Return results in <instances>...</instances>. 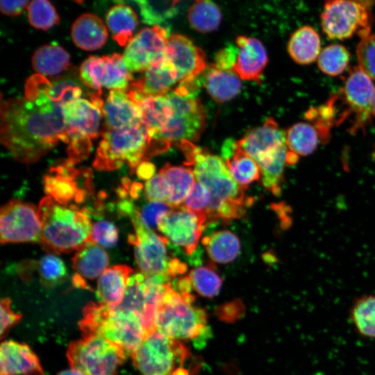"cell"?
<instances>
[{"label": "cell", "mask_w": 375, "mask_h": 375, "mask_svg": "<svg viewBox=\"0 0 375 375\" xmlns=\"http://www.w3.org/2000/svg\"><path fill=\"white\" fill-rule=\"evenodd\" d=\"M60 141L67 143L63 106L44 94L33 75L26 82L25 97L1 101V144L15 160L31 164Z\"/></svg>", "instance_id": "6da1fadb"}, {"label": "cell", "mask_w": 375, "mask_h": 375, "mask_svg": "<svg viewBox=\"0 0 375 375\" xmlns=\"http://www.w3.org/2000/svg\"><path fill=\"white\" fill-rule=\"evenodd\" d=\"M180 147L186 157L185 165L193 167L196 178L210 190L208 220L222 219L228 222L242 217L254 199L245 194L244 189L233 179L225 162L192 142L183 141Z\"/></svg>", "instance_id": "7a4b0ae2"}, {"label": "cell", "mask_w": 375, "mask_h": 375, "mask_svg": "<svg viewBox=\"0 0 375 375\" xmlns=\"http://www.w3.org/2000/svg\"><path fill=\"white\" fill-rule=\"evenodd\" d=\"M78 324L83 335L102 337L120 348L127 356H132L148 336L142 315L119 304L90 302L85 306Z\"/></svg>", "instance_id": "3957f363"}, {"label": "cell", "mask_w": 375, "mask_h": 375, "mask_svg": "<svg viewBox=\"0 0 375 375\" xmlns=\"http://www.w3.org/2000/svg\"><path fill=\"white\" fill-rule=\"evenodd\" d=\"M38 212L42 224L40 243L47 251H77L90 240L92 224L88 209L63 206L47 196L40 201Z\"/></svg>", "instance_id": "277c9868"}, {"label": "cell", "mask_w": 375, "mask_h": 375, "mask_svg": "<svg viewBox=\"0 0 375 375\" xmlns=\"http://www.w3.org/2000/svg\"><path fill=\"white\" fill-rule=\"evenodd\" d=\"M94 167L100 171L119 168L126 162L131 169L151 156V138L144 123L120 129L103 128Z\"/></svg>", "instance_id": "5b68a950"}, {"label": "cell", "mask_w": 375, "mask_h": 375, "mask_svg": "<svg viewBox=\"0 0 375 375\" xmlns=\"http://www.w3.org/2000/svg\"><path fill=\"white\" fill-rule=\"evenodd\" d=\"M194 297L181 294L168 285L161 296L156 310V330L166 336L177 340L198 338L206 330L207 314L193 304Z\"/></svg>", "instance_id": "8992f818"}, {"label": "cell", "mask_w": 375, "mask_h": 375, "mask_svg": "<svg viewBox=\"0 0 375 375\" xmlns=\"http://www.w3.org/2000/svg\"><path fill=\"white\" fill-rule=\"evenodd\" d=\"M166 94L173 113L165 127L151 139L158 153L166 151L172 143L198 140L206 126L204 108L196 96L179 94L173 90Z\"/></svg>", "instance_id": "52a82bcc"}, {"label": "cell", "mask_w": 375, "mask_h": 375, "mask_svg": "<svg viewBox=\"0 0 375 375\" xmlns=\"http://www.w3.org/2000/svg\"><path fill=\"white\" fill-rule=\"evenodd\" d=\"M103 103L90 99H78L63 106L65 133L67 137L68 161L75 165L86 158L92 140L100 133Z\"/></svg>", "instance_id": "ba28073f"}, {"label": "cell", "mask_w": 375, "mask_h": 375, "mask_svg": "<svg viewBox=\"0 0 375 375\" xmlns=\"http://www.w3.org/2000/svg\"><path fill=\"white\" fill-rule=\"evenodd\" d=\"M374 3L375 0H325L320 15L324 33L332 40L369 35Z\"/></svg>", "instance_id": "9c48e42d"}, {"label": "cell", "mask_w": 375, "mask_h": 375, "mask_svg": "<svg viewBox=\"0 0 375 375\" xmlns=\"http://www.w3.org/2000/svg\"><path fill=\"white\" fill-rule=\"evenodd\" d=\"M67 355L71 367L85 375H116L127 357L117 346L96 335L72 342Z\"/></svg>", "instance_id": "30bf717a"}, {"label": "cell", "mask_w": 375, "mask_h": 375, "mask_svg": "<svg viewBox=\"0 0 375 375\" xmlns=\"http://www.w3.org/2000/svg\"><path fill=\"white\" fill-rule=\"evenodd\" d=\"M131 356L142 374L167 375L182 367L189 351L180 340L156 331L142 340Z\"/></svg>", "instance_id": "8fae6325"}, {"label": "cell", "mask_w": 375, "mask_h": 375, "mask_svg": "<svg viewBox=\"0 0 375 375\" xmlns=\"http://www.w3.org/2000/svg\"><path fill=\"white\" fill-rule=\"evenodd\" d=\"M135 230L128 235V242L134 247V256L142 274L147 276L170 274V258L167 252L168 240L158 235L142 222L139 211L133 206L126 212Z\"/></svg>", "instance_id": "7c38bea8"}, {"label": "cell", "mask_w": 375, "mask_h": 375, "mask_svg": "<svg viewBox=\"0 0 375 375\" xmlns=\"http://www.w3.org/2000/svg\"><path fill=\"white\" fill-rule=\"evenodd\" d=\"M374 91L371 78L359 67L351 69L339 95L344 103L339 124L349 119L351 133L365 131L371 122Z\"/></svg>", "instance_id": "4fadbf2b"}, {"label": "cell", "mask_w": 375, "mask_h": 375, "mask_svg": "<svg viewBox=\"0 0 375 375\" xmlns=\"http://www.w3.org/2000/svg\"><path fill=\"white\" fill-rule=\"evenodd\" d=\"M0 214L2 244L40 242L42 224L34 205L12 199L1 208Z\"/></svg>", "instance_id": "5bb4252c"}, {"label": "cell", "mask_w": 375, "mask_h": 375, "mask_svg": "<svg viewBox=\"0 0 375 375\" xmlns=\"http://www.w3.org/2000/svg\"><path fill=\"white\" fill-rule=\"evenodd\" d=\"M207 220L206 213L196 212L185 206H180L172 208L159 219L157 229L168 241L191 255L198 244Z\"/></svg>", "instance_id": "9a60e30c"}, {"label": "cell", "mask_w": 375, "mask_h": 375, "mask_svg": "<svg viewBox=\"0 0 375 375\" xmlns=\"http://www.w3.org/2000/svg\"><path fill=\"white\" fill-rule=\"evenodd\" d=\"M169 38L167 30L158 25L141 29L126 44L122 56L128 69L142 72L166 56Z\"/></svg>", "instance_id": "2e32d148"}, {"label": "cell", "mask_w": 375, "mask_h": 375, "mask_svg": "<svg viewBox=\"0 0 375 375\" xmlns=\"http://www.w3.org/2000/svg\"><path fill=\"white\" fill-rule=\"evenodd\" d=\"M89 169H76L68 160L52 167L44 176V192L58 203L69 206L70 203H82L92 192V181L83 183L81 179Z\"/></svg>", "instance_id": "e0dca14e"}, {"label": "cell", "mask_w": 375, "mask_h": 375, "mask_svg": "<svg viewBox=\"0 0 375 375\" xmlns=\"http://www.w3.org/2000/svg\"><path fill=\"white\" fill-rule=\"evenodd\" d=\"M166 57L176 70L178 83L197 81L207 68L204 52L190 38L181 34L169 36Z\"/></svg>", "instance_id": "ac0fdd59"}, {"label": "cell", "mask_w": 375, "mask_h": 375, "mask_svg": "<svg viewBox=\"0 0 375 375\" xmlns=\"http://www.w3.org/2000/svg\"><path fill=\"white\" fill-rule=\"evenodd\" d=\"M0 375H44L40 361L26 344L6 340L0 347Z\"/></svg>", "instance_id": "d6986e66"}, {"label": "cell", "mask_w": 375, "mask_h": 375, "mask_svg": "<svg viewBox=\"0 0 375 375\" xmlns=\"http://www.w3.org/2000/svg\"><path fill=\"white\" fill-rule=\"evenodd\" d=\"M178 82L177 72L174 65L165 56L142 72V76L133 80L130 90L146 97H158L172 90Z\"/></svg>", "instance_id": "ffe728a7"}, {"label": "cell", "mask_w": 375, "mask_h": 375, "mask_svg": "<svg viewBox=\"0 0 375 375\" xmlns=\"http://www.w3.org/2000/svg\"><path fill=\"white\" fill-rule=\"evenodd\" d=\"M104 128L120 129L143 122L140 107L125 90H111L103 103Z\"/></svg>", "instance_id": "44dd1931"}, {"label": "cell", "mask_w": 375, "mask_h": 375, "mask_svg": "<svg viewBox=\"0 0 375 375\" xmlns=\"http://www.w3.org/2000/svg\"><path fill=\"white\" fill-rule=\"evenodd\" d=\"M235 43L238 53L233 70L243 80L260 82L268 61L265 47L259 40L243 35Z\"/></svg>", "instance_id": "7402d4cb"}, {"label": "cell", "mask_w": 375, "mask_h": 375, "mask_svg": "<svg viewBox=\"0 0 375 375\" xmlns=\"http://www.w3.org/2000/svg\"><path fill=\"white\" fill-rule=\"evenodd\" d=\"M238 143L257 162L268 153L286 144V132L269 117L262 126L248 131Z\"/></svg>", "instance_id": "603a6c76"}, {"label": "cell", "mask_w": 375, "mask_h": 375, "mask_svg": "<svg viewBox=\"0 0 375 375\" xmlns=\"http://www.w3.org/2000/svg\"><path fill=\"white\" fill-rule=\"evenodd\" d=\"M222 156L233 179L244 190L255 181L261 179V169L256 161L231 138L222 147Z\"/></svg>", "instance_id": "cb8c5ba5"}, {"label": "cell", "mask_w": 375, "mask_h": 375, "mask_svg": "<svg viewBox=\"0 0 375 375\" xmlns=\"http://www.w3.org/2000/svg\"><path fill=\"white\" fill-rule=\"evenodd\" d=\"M127 92L130 98L140 107L142 113L143 122L152 139L165 127L173 113L172 107L167 94L146 97L130 89L127 90Z\"/></svg>", "instance_id": "d4e9b609"}, {"label": "cell", "mask_w": 375, "mask_h": 375, "mask_svg": "<svg viewBox=\"0 0 375 375\" xmlns=\"http://www.w3.org/2000/svg\"><path fill=\"white\" fill-rule=\"evenodd\" d=\"M71 35L78 47L86 51H94L106 44L108 34L105 24L97 15L85 13L73 23Z\"/></svg>", "instance_id": "484cf974"}, {"label": "cell", "mask_w": 375, "mask_h": 375, "mask_svg": "<svg viewBox=\"0 0 375 375\" xmlns=\"http://www.w3.org/2000/svg\"><path fill=\"white\" fill-rule=\"evenodd\" d=\"M202 74L203 84L215 101L224 103L239 94L241 81L233 69H221L212 64L207 67Z\"/></svg>", "instance_id": "4316f807"}, {"label": "cell", "mask_w": 375, "mask_h": 375, "mask_svg": "<svg viewBox=\"0 0 375 375\" xmlns=\"http://www.w3.org/2000/svg\"><path fill=\"white\" fill-rule=\"evenodd\" d=\"M132 273L133 269L125 265L106 268L98 278L96 293L99 302L111 306L119 304Z\"/></svg>", "instance_id": "83f0119b"}, {"label": "cell", "mask_w": 375, "mask_h": 375, "mask_svg": "<svg viewBox=\"0 0 375 375\" xmlns=\"http://www.w3.org/2000/svg\"><path fill=\"white\" fill-rule=\"evenodd\" d=\"M108 256L97 244L88 240L77 250L72 258L76 274L84 279L94 280L106 269Z\"/></svg>", "instance_id": "f1b7e54d"}, {"label": "cell", "mask_w": 375, "mask_h": 375, "mask_svg": "<svg viewBox=\"0 0 375 375\" xmlns=\"http://www.w3.org/2000/svg\"><path fill=\"white\" fill-rule=\"evenodd\" d=\"M321 41L319 34L310 26H303L291 35L288 50L290 57L298 64L314 62L320 53Z\"/></svg>", "instance_id": "f546056e"}, {"label": "cell", "mask_w": 375, "mask_h": 375, "mask_svg": "<svg viewBox=\"0 0 375 375\" xmlns=\"http://www.w3.org/2000/svg\"><path fill=\"white\" fill-rule=\"evenodd\" d=\"M106 23L114 40L124 46L133 38L138 25V18L129 6L119 3L106 12Z\"/></svg>", "instance_id": "4dcf8cb0"}, {"label": "cell", "mask_w": 375, "mask_h": 375, "mask_svg": "<svg viewBox=\"0 0 375 375\" xmlns=\"http://www.w3.org/2000/svg\"><path fill=\"white\" fill-rule=\"evenodd\" d=\"M289 149L287 144L282 145L261 158L257 163L261 169L262 185L274 194L281 192L284 167L287 164Z\"/></svg>", "instance_id": "1f68e13d"}, {"label": "cell", "mask_w": 375, "mask_h": 375, "mask_svg": "<svg viewBox=\"0 0 375 375\" xmlns=\"http://www.w3.org/2000/svg\"><path fill=\"white\" fill-rule=\"evenodd\" d=\"M32 65L39 74L44 76H57L69 67V55L57 44L44 45L34 52Z\"/></svg>", "instance_id": "d6a6232c"}, {"label": "cell", "mask_w": 375, "mask_h": 375, "mask_svg": "<svg viewBox=\"0 0 375 375\" xmlns=\"http://www.w3.org/2000/svg\"><path fill=\"white\" fill-rule=\"evenodd\" d=\"M209 257L214 262L226 264L233 261L239 254L240 243L232 232L224 230L215 232L201 240Z\"/></svg>", "instance_id": "836d02e7"}, {"label": "cell", "mask_w": 375, "mask_h": 375, "mask_svg": "<svg viewBox=\"0 0 375 375\" xmlns=\"http://www.w3.org/2000/svg\"><path fill=\"white\" fill-rule=\"evenodd\" d=\"M160 171L165 176L170 186V197L167 203L172 208L182 206L196 181L193 170L183 166H171L167 163Z\"/></svg>", "instance_id": "e575fe53"}, {"label": "cell", "mask_w": 375, "mask_h": 375, "mask_svg": "<svg viewBox=\"0 0 375 375\" xmlns=\"http://www.w3.org/2000/svg\"><path fill=\"white\" fill-rule=\"evenodd\" d=\"M321 142L315 126L299 122L290 126L286 132V144L288 149L300 156L312 153Z\"/></svg>", "instance_id": "d590c367"}, {"label": "cell", "mask_w": 375, "mask_h": 375, "mask_svg": "<svg viewBox=\"0 0 375 375\" xmlns=\"http://www.w3.org/2000/svg\"><path fill=\"white\" fill-rule=\"evenodd\" d=\"M41 88L44 94L53 101L62 105L80 99L83 90L79 83L74 78L63 76L49 81L39 74Z\"/></svg>", "instance_id": "8d00e7d4"}, {"label": "cell", "mask_w": 375, "mask_h": 375, "mask_svg": "<svg viewBox=\"0 0 375 375\" xmlns=\"http://www.w3.org/2000/svg\"><path fill=\"white\" fill-rule=\"evenodd\" d=\"M190 25L201 33L213 31L219 26L222 14L217 6L210 0H195L188 13Z\"/></svg>", "instance_id": "74e56055"}, {"label": "cell", "mask_w": 375, "mask_h": 375, "mask_svg": "<svg viewBox=\"0 0 375 375\" xmlns=\"http://www.w3.org/2000/svg\"><path fill=\"white\" fill-rule=\"evenodd\" d=\"M103 58L105 64L103 87L110 90L127 91L134 79L125 65L123 56L115 53L110 56H103Z\"/></svg>", "instance_id": "f35d334b"}, {"label": "cell", "mask_w": 375, "mask_h": 375, "mask_svg": "<svg viewBox=\"0 0 375 375\" xmlns=\"http://www.w3.org/2000/svg\"><path fill=\"white\" fill-rule=\"evenodd\" d=\"M337 96L332 97L325 104L309 109L306 117L312 121L317 130L322 143L328 141L330 131L334 123L338 124Z\"/></svg>", "instance_id": "ab89813d"}, {"label": "cell", "mask_w": 375, "mask_h": 375, "mask_svg": "<svg viewBox=\"0 0 375 375\" xmlns=\"http://www.w3.org/2000/svg\"><path fill=\"white\" fill-rule=\"evenodd\" d=\"M351 316L361 334L375 338V295L358 299L352 307Z\"/></svg>", "instance_id": "60d3db41"}, {"label": "cell", "mask_w": 375, "mask_h": 375, "mask_svg": "<svg viewBox=\"0 0 375 375\" xmlns=\"http://www.w3.org/2000/svg\"><path fill=\"white\" fill-rule=\"evenodd\" d=\"M194 290L204 297L216 296L221 288L222 279L211 265L192 269L188 275Z\"/></svg>", "instance_id": "b9f144b4"}, {"label": "cell", "mask_w": 375, "mask_h": 375, "mask_svg": "<svg viewBox=\"0 0 375 375\" xmlns=\"http://www.w3.org/2000/svg\"><path fill=\"white\" fill-rule=\"evenodd\" d=\"M317 59L318 67L323 73L337 76L347 67L350 56L344 46L335 44L324 48Z\"/></svg>", "instance_id": "7bdbcfd3"}, {"label": "cell", "mask_w": 375, "mask_h": 375, "mask_svg": "<svg viewBox=\"0 0 375 375\" xmlns=\"http://www.w3.org/2000/svg\"><path fill=\"white\" fill-rule=\"evenodd\" d=\"M30 24L37 29L47 31L60 22L56 8L49 0H31L27 6Z\"/></svg>", "instance_id": "ee69618b"}, {"label": "cell", "mask_w": 375, "mask_h": 375, "mask_svg": "<svg viewBox=\"0 0 375 375\" xmlns=\"http://www.w3.org/2000/svg\"><path fill=\"white\" fill-rule=\"evenodd\" d=\"M104 75L103 56L88 57L83 61L79 69V78L82 83L99 95L103 87Z\"/></svg>", "instance_id": "f6af8a7d"}, {"label": "cell", "mask_w": 375, "mask_h": 375, "mask_svg": "<svg viewBox=\"0 0 375 375\" xmlns=\"http://www.w3.org/2000/svg\"><path fill=\"white\" fill-rule=\"evenodd\" d=\"M39 273L43 285L55 286L65 276L66 268L62 260L53 253H50L40 260Z\"/></svg>", "instance_id": "bcb514c9"}, {"label": "cell", "mask_w": 375, "mask_h": 375, "mask_svg": "<svg viewBox=\"0 0 375 375\" xmlns=\"http://www.w3.org/2000/svg\"><path fill=\"white\" fill-rule=\"evenodd\" d=\"M359 67L372 79H375V35L361 38L356 48Z\"/></svg>", "instance_id": "7dc6e473"}, {"label": "cell", "mask_w": 375, "mask_h": 375, "mask_svg": "<svg viewBox=\"0 0 375 375\" xmlns=\"http://www.w3.org/2000/svg\"><path fill=\"white\" fill-rule=\"evenodd\" d=\"M144 191L146 199L149 201L167 203L171 190L165 176L159 171L158 173L147 181Z\"/></svg>", "instance_id": "c3c4849f"}, {"label": "cell", "mask_w": 375, "mask_h": 375, "mask_svg": "<svg viewBox=\"0 0 375 375\" xmlns=\"http://www.w3.org/2000/svg\"><path fill=\"white\" fill-rule=\"evenodd\" d=\"M211 200L208 188L199 181H195L187 195L184 206L194 212L206 213Z\"/></svg>", "instance_id": "681fc988"}, {"label": "cell", "mask_w": 375, "mask_h": 375, "mask_svg": "<svg viewBox=\"0 0 375 375\" xmlns=\"http://www.w3.org/2000/svg\"><path fill=\"white\" fill-rule=\"evenodd\" d=\"M118 238L116 226L108 221H98L92 224L90 240L104 247L114 246Z\"/></svg>", "instance_id": "f907efd6"}, {"label": "cell", "mask_w": 375, "mask_h": 375, "mask_svg": "<svg viewBox=\"0 0 375 375\" xmlns=\"http://www.w3.org/2000/svg\"><path fill=\"white\" fill-rule=\"evenodd\" d=\"M172 208L167 203L151 202L139 211L142 223L149 228H157L159 219Z\"/></svg>", "instance_id": "816d5d0a"}, {"label": "cell", "mask_w": 375, "mask_h": 375, "mask_svg": "<svg viewBox=\"0 0 375 375\" xmlns=\"http://www.w3.org/2000/svg\"><path fill=\"white\" fill-rule=\"evenodd\" d=\"M22 318V315L16 313L10 308V301L4 298L1 301V336L3 337L6 331L17 324Z\"/></svg>", "instance_id": "f5cc1de1"}, {"label": "cell", "mask_w": 375, "mask_h": 375, "mask_svg": "<svg viewBox=\"0 0 375 375\" xmlns=\"http://www.w3.org/2000/svg\"><path fill=\"white\" fill-rule=\"evenodd\" d=\"M238 53L237 46H229L221 49L215 56L216 67L224 69H233Z\"/></svg>", "instance_id": "db71d44e"}, {"label": "cell", "mask_w": 375, "mask_h": 375, "mask_svg": "<svg viewBox=\"0 0 375 375\" xmlns=\"http://www.w3.org/2000/svg\"><path fill=\"white\" fill-rule=\"evenodd\" d=\"M28 0H1V12L10 17L20 15L28 6Z\"/></svg>", "instance_id": "11a10c76"}, {"label": "cell", "mask_w": 375, "mask_h": 375, "mask_svg": "<svg viewBox=\"0 0 375 375\" xmlns=\"http://www.w3.org/2000/svg\"><path fill=\"white\" fill-rule=\"evenodd\" d=\"M155 166L145 160L138 165L136 168V174L138 176L144 181H148L155 175Z\"/></svg>", "instance_id": "9f6ffc18"}, {"label": "cell", "mask_w": 375, "mask_h": 375, "mask_svg": "<svg viewBox=\"0 0 375 375\" xmlns=\"http://www.w3.org/2000/svg\"><path fill=\"white\" fill-rule=\"evenodd\" d=\"M58 375H85V374H84L82 372L72 367L69 369L60 372Z\"/></svg>", "instance_id": "6f0895ef"}, {"label": "cell", "mask_w": 375, "mask_h": 375, "mask_svg": "<svg viewBox=\"0 0 375 375\" xmlns=\"http://www.w3.org/2000/svg\"><path fill=\"white\" fill-rule=\"evenodd\" d=\"M167 375H190V374L188 369L180 367L174 370L171 374Z\"/></svg>", "instance_id": "680465c9"}, {"label": "cell", "mask_w": 375, "mask_h": 375, "mask_svg": "<svg viewBox=\"0 0 375 375\" xmlns=\"http://www.w3.org/2000/svg\"><path fill=\"white\" fill-rule=\"evenodd\" d=\"M372 115L375 117V91H374V99H373Z\"/></svg>", "instance_id": "91938a15"}, {"label": "cell", "mask_w": 375, "mask_h": 375, "mask_svg": "<svg viewBox=\"0 0 375 375\" xmlns=\"http://www.w3.org/2000/svg\"><path fill=\"white\" fill-rule=\"evenodd\" d=\"M169 1L174 5V4H176V3L179 2L181 0H169Z\"/></svg>", "instance_id": "94428289"}, {"label": "cell", "mask_w": 375, "mask_h": 375, "mask_svg": "<svg viewBox=\"0 0 375 375\" xmlns=\"http://www.w3.org/2000/svg\"><path fill=\"white\" fill-rule=\"evenodd\" d=\"M373 157L375 159V149H374V153H373Z\"/></svg>", "instance_id": "6125c7cd"}]
</instances>
